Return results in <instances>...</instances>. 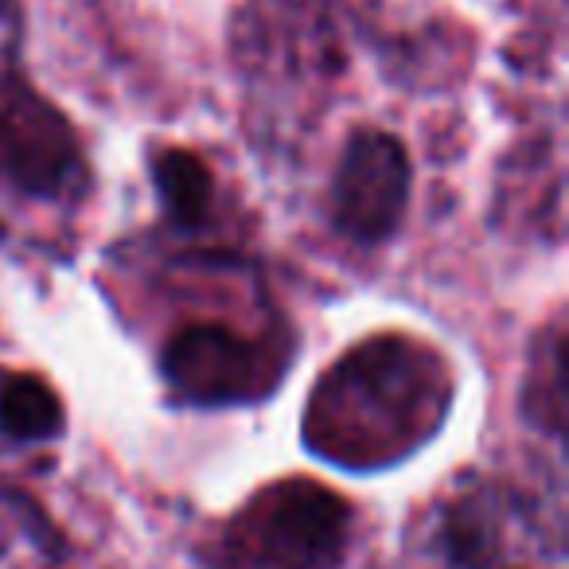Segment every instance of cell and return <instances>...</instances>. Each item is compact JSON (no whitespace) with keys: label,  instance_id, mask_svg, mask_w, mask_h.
Here are the masks:
<instances>
[{"label":"cell","instance_id":"obj_3","mask_svg":"<svg viewBox=\"0 0 569 569\" xmlns=\"http://www.w3.org/2000/svg\"><path fill=\"white\" fill-rule=\"evenodd\" d=\"M164 379L199 406L242 402L258 395L261 359L250 340L222 325H191L164 348Z\"/></svg>","mask_w":569,"mask_h":569},{"label":"cell","instance_id":"obj_4","mask_svg":"<svg viewBox=\"0 0 569 569\" xmlns=\"http://www.w3.org/2000/svg\"><path fill=\"white\" fill-rule=\"evenodd\" d=\"M0 429L12 441H48L63 433V402L36 375H12L0 382Z\"/></svg>","mask_w":569,"mask_h":569},{"label":"cell","instance_id":"obj_1","mask_svg":"<svg viewBox=\"0 0 569 569\" xmlns=\"http://www.w3.org/2000/svg\"><path fill=\"white\" fill-rule=\"evenodd\" d=\"M348 503L312 480L269 488L242 519V542L266 569H325L340 558Z\"/></svg>","mask_w":569,"mask_h":569},{"label":"cell","instance_id":"obj_2","mask_svg":"<svg viewBox=\"0 0 569 569\" xmlns=\"http://www.w3.org/2000/svg\"><path fill=\"white\" fill-rule=\"evenodd\" d=\"M336 227L351 242H382L398 227L410 199V157L402 141L363 129L348 141L336 172Z\"/></svg>","mask_w":569,"mask_h":569},{"label":"cell","instance_id":"obj_6","mask_svg":"<svg viewBox=\"0 0 569 569\" xmlns=\"http://www.w3.org/2000/svg\"><path fill=\"white\" fill-rule=\"evenodd\" d=\"M449 546L460 561H483V553H488V535H483L480 519H472V515H452Z\"/></svg>","mask_w":569,"mask_h":569},{"label":"cell","instance_id":"obj_5","mask_svg":"<svg viewBox=\"0 0 569 569\" xmlns=\"http://www.w3.org/2000/svg\"><path fill=\"white\" fill-rule=\"evenodd\" d=\"M152 176H157V191L176 222L196 227V222L207 219L214 199V180H211V168L196 152L188 149L160 152L157 164H152Z\"/></svg>","mask_w":569,"mask_h":569}]
</instances>
